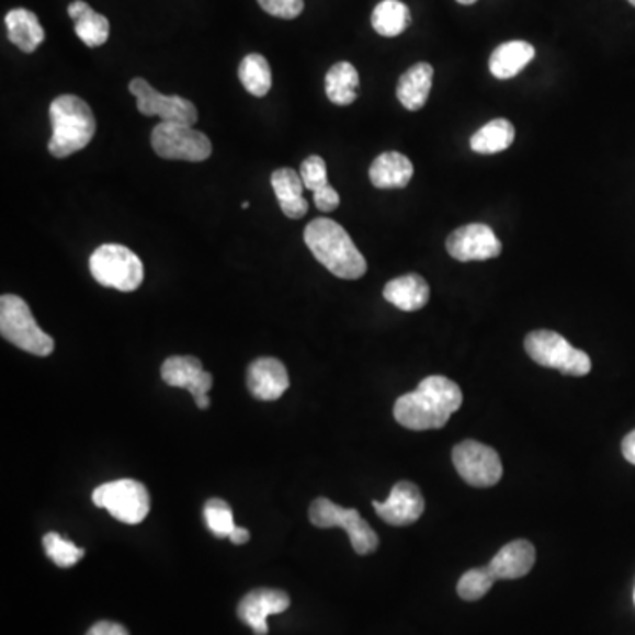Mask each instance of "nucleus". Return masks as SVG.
<instances>
[{
  "label": "nucleus",
  "instance_id": "nucleus-1",
  "mask_svg": "<svg viewBox=\"0 0 635 635\" xmlns=\"http://www.w3.org/2000/svg\"><path fill=\"white\" fill-rule=\"evenodd\" d=\"M463 405L460 385L445 376H428L413 393L405 394L394 405V419L411 431L445 428Z\"/></svg>",
  "mask_w": 635,
  "mask_h": 635
},
{
  "label": "nucleus",
  "instance_id": "nucleus-2",
  "mask_svg": "<svg viewBox=\"0 0 635 635\" xmlns=\"http://www.w3.org/2000/svg\"><path fill=\"white\" fill-rule=\"evenodd\" d=\"M306 242L313 257L341 280H361L367 272V262L356 249L352 237L339 223L320 217L309 223L304 230Z\"/></svg>",
  "mask_w": 635,
  "mask_h": 635
},
{
  "label": "nucleus",
  "instance_id": "nucleus-3",
  "mask_svg": "<svg viewBox=\"0 0 635 635\" xmlns=\"http://www.w3.org/2000/svg\"><path fill=\"white\" fill-rule=\"evenodd\" d=\"M52 138L48 150L57 159L69 158L86 149L95 135L91 106L78 95L64 94L50 104Z\"/></svg>",
  "mask_w": 635,
  "mask_h": 635
},
{
  "label": "nucleus",
  "instance_id": "nucleus-4",
  "mask_svg": "<svg viewBox=\"0 0 635 635\" xmlns=\"http://www.w3.org/2000/svg\"><path fill=\"white\" fill-rule=\"evenodd\" d=\"M0 333L5 341L32 355L48 356L54 353V338L39 329L27 303L19 295L8 293L0 297Z\"/></svg>",
  "mask_w": 635,
  "mask_h": 635
},
{
  "label": "nucleus",
  "instance_id": "nucleus-5",
  "mask_svg": "<svg viewBox=\"0 0 635 635\" xmlns=\"http://www.w3.org/2000/svg\"><path fill=\"white\" fill-rule=\"evenodd\" d=\"M91 274L101 286L129 293L144 283V263L132 249L121 243H104L89 260Z\"/></svg>",
  "mask_w": 635,
  "mask_h": 635
},
{
  "label": "nucleus",
  "instance_id": "nucleus-6",
  "mask_svg": "<svg viewBox=\"0 0 635 635\" xmlns=\"http://www.w3.org/2000/svg\"><path fill=\"white\" fill-rule=\"evenodd\" d=\"M524 348L532 361L542 367L559 371L567 376H586L591 371L588 353L577 350L564 336L553 330H535L524 339Z\"/></svg>",
  "mask_w": 635,
  "mask_h": 635
},
{
  "label": "nucleus",
  "instance_id": "nucleus-7",
  "mask_svg": "<svg viewBox=\"0 0 635 635\" xmlns=\"http://www.w3.org/2000/svg\"><path fill=\"white\" fill-rule=\"evenodd\" d=\"M95 507L109 510L112 518L124 524H140L150 512L147 487L133 478H121L103 484L92 492Z\"/></svg>",
  "mask_w": 635,
  "mask_h": 635
},
{
  "label": "nucleus",
  "instance_id": "nucleus-8",
  "mask_svg": "<svg viewBox=\"0 0 635 635\" xmlns=\"http://www.w3.org/2000/svg\"><path fill=\"white\" fill-rule=\"evenodd\" d=\"M309 521L316 528H343L356 555H371L378 549V535L365 523L359 510L343 509L327 498H318L309 507Z\"/></svg>",
  "mask_w": 635,
  "mask_h": 635
},
{
  "label": "nucleus",
  "instance_id": "nucleus-9",
  "mask_svg": "<svg viewBox=\"0 0 635 635\" xmlns=\"http://www.w3.org/2000/svg\"><path fill=\"white\" fill-rule=\"evenodd\" d=\"M154 152L172 161L202 162L211 158L212 144L207 136L188 124L161 122L150 136Z\"/></svg>",
  "mask_w": 635,
  "mask_h": 635
},
{
  "label": "nucleus",
  "instance_id": "nucleus-10",
  "mask_svg": "<svg viewBox=\"0 0 635 635\" xmlns=\"http://www.w3.org/2000/svg\"><path fill=\"white\" fill-rule=\"evenodd\" d=\"M455 469L464 483L474 487H492L503 477L500 455L491 446L466 440L452 451Z\"/></svg>",
  "mask_w": 635,
  "mask_h": 635
},
{
  "label": "nucleus",
  "instance_id": "nucleus-11",
  "mask_svg": "<svg viewBox=\"0 0 635 635\" xmlns=\"http://www.w3.org/2000/svg\"><path fill=\"white\" fill-rule=\"evenodd\" d=\"M129 92L135 95L138 112L145 117H159L161 122H177L188 126L199 121V110L190 100L181 95L161 94L144 78L129 81Z\"/></svg>",
  "mask_w": 635,
  "mask_h": 635
},
{
  "label": "nucleus",
  "instance_id": "nucleus-12",
  "mask_svg": "<svg viewBox=\"0 0 635 635\" xmlns=\"http://www.w3.org/2000/svg\"><path fill=\"white\" fill-rule=\"evenodd\" d=\"M501 242L483 223L461 226L446 237V251L457 262H486L501 254Z\"/></svg>",
  "mask_w": 635,
  "mask_h": 635
},
{
  "label": "nucleus",
  "instance_id": "nucleus-13",
  "mask_svg": "<svg viewBox=\"0 0 635 635\" xmlns=\"http://www.w3.org/2000/svg\"><path fill=\"white\" fill-rule=\"evenodd\" d=\"M161 378L170 387L185 388L193 396L200 410H207L211 406L208 390L214 385L212 374L203 370L202 362L196 356H170L161 365Z\"/></svg>",
  "mask_w": 635,
  "mask_h": 635
},
{
  "label": "nucleus",
  "instance_id": "nucleus-14",
  "mask_svg": "<svg viewBox=\"0 0 635 635\" xmlns=\"http://www.w3.org/2000/svg\"><path fill=\"white\" fill-rule=\"evenodd\" d=\"M374 512L393 526H410L422 518L426 501L415 484L401 480L393 487L387 501H373Z\"/></svg>",
  "mask_w": 635,
  "mask_h": 635
},
{
  "label": "nucleus",
  "instance_id": "nucleus-15",
  "mask_svg": "<svg viewBox=\"0 0 635 635\" xmlns=\"http://www.w3.org/2000/svg\"><path fill=\"white\" fill-rule=\"evenodd\" d=\"M292 604L288 593L271 588H260V590L249 591L248 596L240 600L237 608V616L240 622L251 628L257 635L269 634L267 617L272 614H281Z\"/></svg>",
  "mask_w": 635,
  "mask_h": 635
},
{
  "label": "nucleus",
  "instance_id": "nucleus-16",
  "mask_svg": "<svg viewBox=\"0 0 635 635\" xmlns=\"http://www.w3.org/2000/svg\"><path fill=\"white\" fill-rule=\"evenodd\" d=\"M246 384L258 401H277L290 388L288 371L274 356H262L249 365Z\"/></svg>",
  "mask_w": 635,
  "mask_h": 635
},
{
  "label": "nucleus",
  "instance_id": "nucleus-17",
  "mask_svg": "<svg viewBox=\"0 0 635 635\" xmlns=\"http://www.w3.org/2000/svg\"><path fill=\"white\" fill-rule=\"evenodd\" d=\"M535 547H533L532 542L514 541L510 544L503 545L498 553H496L495 558L489 562L487 568L491 570L492 576L498 579H507V581H512V579H521V577L526 576L532 570L533 565H535Z\"/></svg>",
  "mask_w": 635,
  "mask_h": 635
},
{
  "label": "nucleus",
  "instance_id": "nucleus-18",
  "mask_svg": "<svg viewBox=\"0 0 635 635\" xmlns=\"http://www.w3.org/2000/svg\"><path fill=\"white\" fill-rule=\"evenodd\" d=\"M272 190L280 202L281 211L290 219H303L307 214V200L303 196L304 182L293 168H280L271 177Z\"/></svg>",
  "mask_w": 635,
  "mask_h": 635
},
{
  "label": "nucleus",
  "instance_id": "nucleus-19",
  "mask_svg": "<svg viewBox=\"0 0 635 635\" xmlns=\"http://www.w3.org/2000/svg\"><path fill=\"white\" fill-rule=\"evenodd\" d=\"M384 297L387 303L401 311L413 313L429 303L431 290L428 281L419 274H406L385 284Z\"/></svg>",
  "mask_w": 635,
  "mask_h": 635
},
{
  "label": "nucleus",
  "instance_id": "nucleus-20",
  "mask_svg": "<svg viewBox=\"0 0 635 635\" xmlns=\"http://www.w3.org/2000/svg\"><path fill=\"white\" fill-rule=\"evenodd\" d=\"M411 177H413V165L405 154H379L370 168L371 184L378 190L406 188L410 184Z\"/></svg>",
  "mask_w": 635,
  "mask_h": 635
},
{
  "label": "nucleus",
  "instance_id": "nucleus-21",
  "mask_svg": "<svg viewBox=\"0 0 635 635\" xmlns=\"http://www.w3.org/2000/svg\"><path fill=\"white\" fill-rule=\"evenodd\" d=\"M434 69L431 64L419 63L411 66L399 78L397 100L410 112H419L428 103L429 92L433 87Z\"/></svg>",
  "mask_w": 635,
  "mask_h": 635
},
{
  "label": "nucleus",
  "instance_id": "nucleus-22",
  "mask_svg": "<svg viewBox=\"0 0 635 635\" xmlns=\"http://www.w3.org/2000/svg\"><path fill=\"white\" fill-rule=\"evenodd\" d=\"M535 59V48L528 41H509L498 46L489 59V69L498 80L518 77Z\"/></svg>",
  "mask_w": 635,
  "mask_h": 635
},
{
  "label": "nucleus",
  "instance_id": "nucleus-23",
  "mask_svg": "<svg viewBox=\"0 0 635 635\" xmlns=\"http://www.w3.org/2000/svg\"><path fill=\"white\" fill-rule=\"evenodd\" d=\"M68 14L75 22V32L89 48L103 46L110 37V22L103 14L95 13L83 0L68 5Z\"/></svg>",
  "mask_w": 635,
  "mask_h": 635
},
{
  "label": "nucleus",
  "instance_id": "nucleus-24",
  "mask_svg": "<svg viewBox=\"0 0 635 635\" xmlns=\"http://www.w3.org/2000/svg\"><path fill=\"white\" fill-rule=\"evenodd\" d=\"M5 29L11 43L23 54L36 52L37 46L45 41V31L41 27L36 14L23 8L11 10L5 14Z\"/></svg>",
  "mask_w": 635,
  "mask_h": 635
},
{
  "label": "nucleus",
  "instance_id": "nucleus-25",
  "mask_svg": "<svg viewBox=\"0 0 635 635\" xmlns=\"http://www.w3.org/2000/svg\"><path fill=\"white\" fill-rule=\"evenodd\" d=\"M359 83H361V78L353 64H333L325 77V92L333 104L348 106L356 100Z\"/></svg>",
  "mask_w": 635,
  "mask_h": 635
},
{
  "label": "nucleus",
  "instance_id": "nucleus-26",
  "mask_svg": "<svg viewBox=\"0 0 635 635\" xmlns=\"http://www.w3.org/2000/svg\"><path fill=\"white\" fill-rule=\"evenodd\" d=\"M515 129L512 122L507 118H495L480 127L469 141V147L477 154L489 156V154L503 152L514 144Z\"/></svg>",
  "mask_w": 635,
  "mask_h": 635
},
{
  "label": "nucleus",
  "instance_id": "nucleus-27",
  "mask_svg": "<svg viewBox=\"0 0 635 635\" xmlns=\"http://www.w3.org/2000/svg\"><path fill=\"white\" fill-rule=\"evenodd\" d=\"M371 22H373V29L378 32L379 36L397 37L410 27L411 13L408 5L401 0H382L374 8Z\"/></svg>",
  "mask_w": 635,
  "mask_h": 635
},
{
  "label": "nucleus",
  "instance_id": "nucleus-28",
  "mask_svg": "<svg viewBox=\"0 0 635 635\" xmlns=\"http://www.w3.org/2000/svg\"><path fill=\"white\" fill-rule=\"evenodd\" d=\"M239 80L249 94L263 98L272 89L271 64L263 55H246L239 66Z\"/></svg>",
  "mask_w": 635,
  "mask_h": 635
},
{
  "label": "nucleus",
  "instance_id": "nucleus-29",
  "mask_svg": "<svg viewBox=\"0 0 635 635\" xmlns=\"http://www.w3.org/2000/svg\"><path fill=\"white\" fill-rule=\"evenodd\" d=\"M203 518H205L208 532L216 538H230L231 533L237 528L230 504L226 503L222 498H212L205 503Z\"/></svg>",
  "mask_w": 635,
  "mask_h": 635
},
{
  "label": "nucleus",
  "instance_id": "nucleus-30",
  "mask_svg": "<svg viewBox=\"0 0 635 635\" xmlns=\"http://www.w3.org/2000/svg\"><path fill=\"white\" fill-rule=\"evenodd\" d=\"M43 545H45L46 556L60 568L72 567L86 556V549H81L68 538H64L59 533H46L43 536Z\"/></svg>",
  "mask_w": 635,
  "mask_h": 635
},
{
  "label": "nucleus",
  "instance_id": "nucleus-31",
  "mask_svg": "<svg viewBox=\"0 0 635 635\" xmlns=\"http://www.w3.org/2000/svg\"><path fill=\"white\" fill-rule=\"evenodd\" d=\"M495 581L496 577L492 576L487 565L486 567L472 568L468 572L463 574L457 582V596L466 602H475V600H480L486 593H489Z\"/></svg>",
  "mask_w": 635,
  "mask_h": 635
},
{
  "label": "nucleus",
  "instance_id": "nucleus-32",
  "mask_svg": "<svg viewBox=\"0 0 635 635\" xmlns=\"http://www.w3.org/2000/svg\"><path fill=\"white\" fill-rule=\"evenodd\" d=\"M301 177H303L304 188L306 190L316 191L324 190L329 185V177H327V162L320 156H309L301 167Z\"/></svg>",
  "mask_w": 635,
  "mask_h": 635
},
{
  "label": "nucleus",
  "instance_id": "nucleus-33",
  "mask_svg": "<svg viewBox=\"0 0 635 635\" xmlns=\"http://www.w3.org/2000/svg\"><path fill=\"white\" fill-rule=\"evenodd\" d=\"M258 4L265 13L283 20L297 19L304 11V0H258Z\"/></svg>",
  "mask_w": 635,
  "mask_h": 635
},
{
  "label": "nucleus",
  "instance_id": "nucleus-34",
  "mask_svg": "<svg viewBox=\"0 0 635 635\" xmlns=\"http://www.w3.org/2000/svg\"><path fill=\"white\" fill-rule=\"evenodd\" d=\"M313 194H315V199H313L315 200V205L321 212L336 211L339 207V203H341L338 191L333 190L330 184Z\"/></svg>",
  "mask_w": 635,
  "mask_h": 635
},
{
  "label": "nucleus",
  "instance_id": "nucleus-35",
  "mask_svg": "<svg viewBox=\"0 0 635 635\" xmlns=\"http://www.w3.org/2000/svg\"><path fill=\"white\" fill-rule=\"evenodd\" d=\"M87 635H129V632L121 623L98 622L91 626V631L87 632Z\"/></svg>",
  "mask_w": 635,
  "mask_h": 635
},
{
  "label": "nucleus",
  "instance_id": "nucleus-36",
  "mask_svg": "<svg viewBox=\"0 0 635 635\" xmlns=\"http://www.w3.org/2000/svg\"><path fill=\"white\" fill-rule=\"evenodd\" d=\"M622 452L623 457L635 466V429L623 438Z\"/></svg>",
  "mask_w": 635,
  "mask_h": 635
},
{
  "label": "nucleus",
  "instance_id": "nucleus-37",
  "mask_svg": "<svg viewBox=\"0 0 635 635\" xmlns=\"http://www.w3.org/2000/svg\"><path fill=\"white\" fill-rule=\"evenodd\" d=\"M249 538H251V533H249V530L240 526L235 528L234 533L230 535L231 544L235 545L248 544Z\"/></svg>",
  "mask_w": 635,
  "mask_h": 635
},
{
  "label": "nucleus",
  "instance_id": "nucleus-38",
  "mask_svg": "<svg viewBox=\"0 0 635 635\" xmlns=\"http://www.w3.org/2000/svg\"><path fill=\"white\" fill-rule=\"evenodd\" d=\"M457 2H460V4H463V5H469V4H475V2H477V0H457Z\"/></svg>",
  "mask_w": 635,
  "mask_h": 635
},
{
  "label": "nucleus",
  "instance_id": "nucleus-39",
  "mask_svg": "<svg viewBox=\"0 0 635 635\" xmlns=\"http://www.w3.org/2000/svg\"><path fill=\"white\" fill-rule=\"evenodd\" d=\"M249 205H251V203H249V202H243V203H242V208H248Z\"/></svg>",
  "mask_w": 635,
  "mask_h": 635
},
{
  "label": "nucleus",
  "instance_id": "nucleus-40",
  "mask_svg": "<svg viewBox=\"0 0 635 635\" xmlns=\"http://www.w3.org/2000/svg\"><path fill=\"white\" fill-rule=\"evenodd\" d=\"M628 2H631V4L635 8V0H628Z\"/></svg>",
  "mask_w": 635,
  "mask_h": 635
},
{
  "label": "nucleus",
  "instance_id": "nucleus-41",
  "mask_svg": "<svg viewBox=\"0 0 635 635\" xmlns=\"http://www.w3.org/2000/svg\"><path fill=\"white\" fill-rule=\"evenodd\" d=\"M634 602H635V591H634Z\"/></svg>",
  "mask_w": 635,
  "mask_h": 635
}]
</instances>
